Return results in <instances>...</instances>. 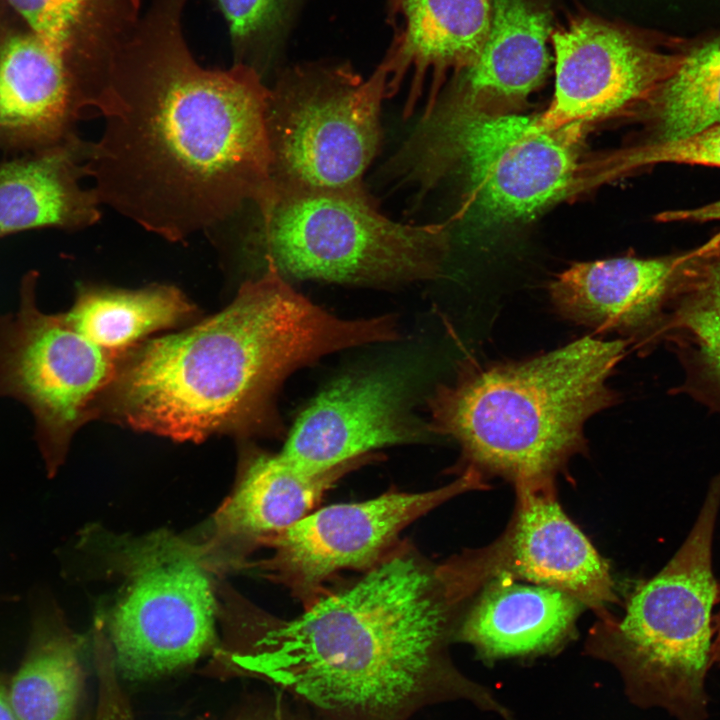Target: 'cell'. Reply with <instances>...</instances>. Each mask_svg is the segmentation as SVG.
Instances as JSON below:
<instances>
[{
  "label": "cell",
  "mask_w": 720,
  "mask_h": 720,
  "mask_svg": "<svg viewBox=\"0 0 720 720\" xmlns=\"http://www.w3.org/2000/svg\"><path fill=\"white\" fill-rule=\"evenodd\" d=\"M92 142L75 135L0 164V238L36 228L68 231L95 224L101 202L83 188Z\"/></svg>",
  "instance_id": "18"
},
{
  "label": "cell",
  "mask_w": 720,
  "mask_h": 720,
  "mask_svg": "<svg viewBox=\"0 0 720 720\" xmlns=\"http://www.w3.org/2000/svg\"><path fill=\"white\" fill-rule=\"evenodd\" d=\"M98 705L96 720H135L120 685L112 653L103 640H97ZM202 720V719H200Z\"/></svg>",
  "instance_id": "29"
},
{
  "label": "cell",
  "mask_w": 720,
  "mask_h": 720,
  "mask_svg": "<svg viewBox=\"0 0 720 720\" xmlns=\"http://www.w3.org/2000/svg\"><path fill=\"white\" fill-rule=\"evenodd\" d=\"M556 83L540 121L550 128L584 125L652 98L684 53L658 51L634 36L590 19L553 35Z\"/></svg>",
  "instance_id": "14"
},
{
  "label": "cell",
  "mask_w": 720,
  "mask_h": 720,
  "mask_svg": "<svg viewBox=\"0 0 720 720\" xmlns=\"http://www.w3.org/2000/svg\"><path fill=\"white\" fill-rule=\"evenodd\" d=\"M236 227L244 251L286 278L358 285L430 280L448 250L444 224L383 215L365 190L271 191Z\"/></svg>",
  "instance_id": "6"
},
{
  "label": "cell",
  "mask_w": 720,
  "mask_h": 720,
  "mask_svg": "<svg viewBox=\"0 0 720 720\" xmlns=\"http://www.w3.org/2000/svg\"><path fill=\"white\" fill-rule=\"evenodd\" d=\"M483 476L465 468L453 482L425 492L389 491L362 502L323 507L266 540L272 555L257 565L261 574L286 586L304 607L328 590L347 569L367 570L399 542L403 529L447 500L484 488Z\"/></svg>",
  "instance_id": "11"
},
{
  "label": "cell",
  "mask_w": 720,
  "mask_h": 720,
  "mask_svg": "<svg viewBox=\"0 0 720 720\" xmlns=\"http://www.w3.org/2000/svg\"><path fill=\"white\" fill-rule=\"evenodd\" d=\"M657 218L663 222H720V200L696 208L666 211ZM714 237L720 242V233Z\"/></svg>",
  "instance_id": "31"
},
{
  "label": "cell",
  "mask_w": 720,
  "mask_h": 720,
  "mask_svg": "<svg viewBox=\"0 0 720 720\" xmlns=\"http://www.w3.org/2000/svg\"><path fill=\"white\" fill-rule=\"evenodd\" d=\"M470 599L453 557L434 563L400 541L298 617L259 622L221 671L270 683L316 720H409L458 699L509 719L448 654Z\"/></svg>",
  "instance_id": "2"
},
{
  "label": "cell",
  "mask_w": 720,
  "mask_h": 720,
  "mask_svg": "<svg viewBox=\"0 0 720 720\" xmlns=\"http://www.w3.org/2000/svg\"><path fill=\"white\" fill-rule=\"evenodd\" d=\"M127 544L126 581L101 633L119 675L149 679L194 664L216 644L207 554L161 532Z\"/></svg>",
  "instance_id": "9"
},
{
  "label": "cell",
  "mask_w": 720,
  "mask_h": 720,
  "mask_svg": "<svg viewBox=\"0 0 720 720\" xmlns=\"http://www.w3.org/2000/svg\"><path fill=\"white\" fill-rule=\"evenodd\" d=\"M37 277L35 271L24 276L18 311L0 315V396L30 409L47 475L53 477L72 436L112 384L121 356L77 332L63 313H43L36 304Z\"/></svg>",
  "instance_id": "10"
},
{
  "label": "cell",
  "mask_w": 720,
  "mask_h": 720,
  "mask_svg": "<svg viewBox=\"0 0 720 720\" xmlns=\"http://www.w3.org/2000/svg\"><path fill=\"white\" fill-rule=\"evenodd\" d=\"M405 29L381 65L387 98L411 76L403 114L409 117L423 97L429 72L468 66L479 53L491 24L490 0H400Z\"/></svg>",
  "instance_id": "20"
},
{
  "label": "cell",
  "mask_w": 720,
  "mask_h": 720,
  "mask_svg": "<svg viewBox=\"0 0 720 720\" xmlns=\"http://www.w3.org/2000/svg\"><path fill=\"white\" fill-rule=\"evenodd\" d=\"M30 616L29 646L7 689L10 704L19 720H77L84 681L81 641L40 588L31 593Z\"/></svg>",
  "instance_id": "22"
},
{
  "label": "cell",
  "mask_w": 720,
  "mask_h": 720,
  "mask_svg": "<svg viewBox=\"0 0 720 720\" xmlns=\"http://www.w3.org/2000/svg\"><path fill=\"white\" fill-rule=\"evenodd\" d=\"M652 98L657 140L676 139L720 123V38L684 53Z\"/></svg>",
  "instance_id": "26"
},
{
  "label": "cell",
  "mask_w": 720,
  "mask_h": 720,
  "mask_svg": "<svg viewBox=\"0 0 720 720\" xmlns=\"http://www.w3.org/2000/svg\"><path fill=\"white\" fill-rule=\"evenodd\" d=\"M236 720H311L303 712L295 711L284 701L277 699L267 704L254 706L242 713Z\"/></svg>",
  "instance_id": "30"
},
{
  "label": "cell",
  "mask_w": 720,
  "mask_h": 720,
  "mask_svg": "<svg viewBox=\"0 0 720 720\" xmlns=\"http://www.w3.org/2000/svg\"><path fill=\"white\" fill-rule=\"evenodd\" d=\"M14 601V596L0 593V605L5 602ZM0 720H19L14 712L8 697L7 689H5L0 678Z\"/></svg>",
  "instance_id": "32"
},
{
  "label": "cell",
  "mask_w": 720,
  "mask_h": 720,
  "mask_svg": "<svg viewBox=\"0 0 720 720\" xmlns=\"http://www.w3.org/2000/svg\"><path fill=\"white\" fill-rule=\"evenodd\" d=\"M719 507L720 476L680 549L633 590L623 617L601 619L589 640L594 655L620 670L633 700L661 706L680 720L703 717L704 680L714 664L720 583L712 542Z\"/></svg>",
  "instance_id": "5"
},
{
  "label": "cell",
  "mask_w": 720,
  "mask_h": 720,
  "mask_svg": "<svg viewBox=\"0 0 720 720\" xmlns=\"http://www.w3.org/2000/svg\"><path fill=\"white\" fill-rule=\"evenodd\" d=\"M491 24L486 40L466 66L455 95L441 106L482 107L490 100L527 96L548 67V14L530 0H490Z\"/></svg>",
  "instance_id": "21"
},
{
  "label": "cell",
  "mask_w": 720,
  "mask_h": 720,
  "mask_svg": "<svg viewBox=\"0 0 720 720\" xmlns=\"http://www.w3.org/2000/svg\"><path fill=\"white\" fill-rule=\"evenodd\" d=\"M399 2H400V0H393V3H394V4H397V5H398Z\"/></svg>",
  "instance_id": "33"
},
{
  "label": "cell",
  "mask_w": 720,
  "mask_h": 720,
  "mask_svg": "<svg viewBox=\"0 0 720 720\" xmlns=\"http://www.w3.org/2000/svg\"><path fill=\"white\" fill-rule=\"evenodd\" d=\"M631 166L672 163L720 168V123L671 140H656L634 151Z\"/></svg>",
  "instance_id": "27"
},
{
  "label": "cell",
  "mask_w": 720,
  "mask_h": 720,
  "mask_svg": "<svg viewBox=\"0 0 720 720\" xmlns=\"http://www.w3.org/2000/svg\"><path fill=\"white\" fill-rule=\"evenodd\" d=\"M188 0H154L116 52L87 161L101 204L169 241L207 232L271 193L269 88L251 66L202 67Z\"/></svg>",
  "instance_id": "1"
},
{
  "label": "cell",
  "mask_w": 720,
  "mask_h": 720,
  "mask_svg": "<svg viewBox=\"0 0 720 720\" xmlns=\"http://www.w3.org/2000/svg\"><path fill=\"white\" fill-rule=\"evenodd\" d=\"M48 46L96 86L139 22V0H4Z\"/></svg>",
  "instance_id": "23"
},
{
  "label": "cell",
  "mask_w": 720,
  "mask_h": 720,
  "mask_svg": "<svg viewBox=\"0 0 720 720\" xmlns=\"http://www.w3.org/2000/svg\"><path fill=\"white\" fill-rule=\"evenodd\" d=\"M629 344L585 336L519 360L464 358L427 399L426 422L483 477L515 487L553 483L586 450V422L618 403L609 380Z\"/></svg>",
  "instance_id": "4"
},
{
  "label": "cell",
  "mask_w": 720,
  "mask_h": 720,
  "mask_svg": "<svg viewBox=\"0 0 720 720\" xmlns=\"http://www.w3.org/2000/svg\"><path fill=\"white\" fill-rule=\"evenodd\" d=\"M193 314V305L178 289L162 285L139 290L81 287L73 306L63 313L77 332L119 356Z\"/></svg>",
  "instance_id": "25"
},
{
  "label": "cell",
  "mask_w": 720,
  "mask_h": 720,
  "mask_svg": "<svg viewBox=\"0 0 720 720\" xmlns=\"http://www.w3.org/2000/svg\"><path fill=\"white\" fill-rule=\"evenodd\" d=\"M412 383L396 368L345 374L301 412L280 454L307 473L330 470L374 450L433 440L412 408Z\"/></svg>",
  "instance_id": "12"
},
{
  "label": "cell",
  "mask_w": 720,
  "mask_h": 720,
  "mask_svg": "<svg viewBox=\"0 0 720 720\" xmlns=\"http://www.w3.org/2000/svg\"><path fill=\"white\" fill-rule=\"evenodd\" d=\"M264 264L221 312L121 356L107 390L117 418L182 441L281 431L274 399L289 374L330 353L399 339L394 316L339 318Z\"/></svg>",
  "instance_id": "3"
},
{
  "label": "cell",
  "mask_w": 720,
  "mask_h": 720,
  "mask_svg": "<svg viewBox=\"0 0 720 720\" xmlns=\"http://www.w3.org/2000/svg\"><path fill=\"white\" fill-rule=\"evenodd\" d=\"M582 128H550L539 116L485 108L436 107L421 118L388 169L424 192L458 168L467 181L468 202L484 218L529 219L568 192Z\"/></svg>",
  "instance_id": "7"
},
{
  "label": "cell",
  "mask_w": 720,
  "mask_h": 720,
  "mask_svg": "<svg viewBox=\"0 0 720 720\" xmlns=\"http://www.w3.org/2000/svg\"><path fill=\"white\" fill-rule=\"evenodd\" d=\"M379 457L371 453L311 474L292 465L280 453L255 454L216 514L218 533L232 537L247 549L262 546L310 514L344 475Z\"/></svg>",
  "instance_id": "19"
},
{
  "label": "cell",
  "mask_w": 720,
  "mask_h": 720,
  "mask_svg": "<svg viewBox=\"0 0 720 720\" xmlns=\"http://www.w3.org/2000/svg\"><path fill=\"white\" fill-rule=\"evenodd\" d=\"M668 339L693 364L720 404V242L686 253L669 288L651 343Z\"/></svg>",
  "instance_id": "24"
},
{
  "label": "cell",
  "mask_w": 720,
  "mask_h": 720,
  "mask_svg": "<svg viewBox=\"0 0 720 720\" xmlns=\"http://www.w3.org/2000/svg\"><path fill=\"white\" fill-rule=\"evenodd\" d=\"M517 503L509 526L491 545L464 552L468 577L478 591L506 577L551 587L594 609L600 618L617 601L607 562L566 516L553 484L516 486Z\"/></svg>",
  "instance_id": "13"
},
{
  "label": "cell",
  "mask_w": 720,
  "mask_h": 720,
  "mask_svg": "<svg viewBox=\"0 0 720 720\" xmlns=\"http://www.w3.org/2000/svg\"><path fill=\"white\" fill-rule=\"evenodd\" d=\"M685 256L575 263L550 282L552 306L575 324L625 336L638 348L647 346Z\"/></svg>",
  "instance_id": "16"
},
{
  "label": "cell",
  "mask_w": 720,
  "mask_h": 720,
  "mask_svg": "<svg viewBox=\"0 0 720 720\" xmlns=\"http://www.w3.org/2000/svg\"><path fill=\"white\" fill-rule=\"evenodd\" d=\"M216 1L229 26L234 63H243L248 46L272 24L282 0Z\"/></svg>",
  "instance_id": "28"
},
{
  "label": "cell",
  "mask_w": 720,
  "mask_h": 720,
  "mask_svg": "<svg viewBox=\"0 0 720 720\" xmlns=\"http://www.w3.org/2000/svg\"><path fill=\"white\" fill-rule=\"evenodd\" d=\"M387 73L305 66L269 88L266 127L272 191H361L381 145Z\"/></svg>",
  "instance_id": "8"
},
{
  "label": "cell",
  "mask_w": 720,
  "mask_h": 720,
  "mask_svg": "<svg viewBox=\"0 0 720 720\" xmlns=\"http://www.w3.org/2000/svg\"><path fill=\"white\" fill-rule=\"evenodd\" d=\"M97 87L0 0V148L40 151L95 116Z\"/></svg>",
  "instance_id": "15"
},
{
  "label": "cell",
  "mask_w": 720,
  "mask_h": 720,
  "mask_svg": "<svg viewBox=\"0 0 720 720\" xmlns=\"http://www.w3.org/2000/svg\"><path fill=\"white\" fill-rule=\"evenodd\" d=\"M584 607L551 587L495 578L466 605L456 640L486 660L546 653L569 638Z\"/></svg>",
  "instance_id": "17"
}]
</instances>
